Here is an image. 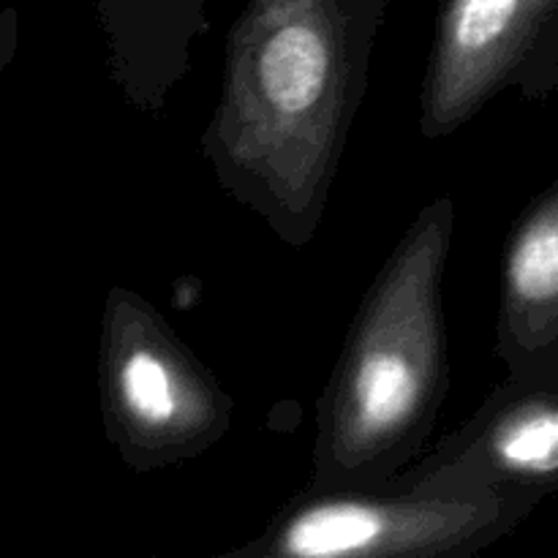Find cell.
<instances>
[{"instance_id":"9","label":"cell","mask_w":558,"mask_h":558,"mask_svg":"<svg viewBox=\"0 0 558 558\" xmlns=\"http://www.w3.org/2000/svg\"><path fill=\"white\" fill-rule=\"evenodd\" d=\"M20 47V14L14 9H0V76L14 60Z\"/></svg>"},{"instance_id":"6","label":"cell","mask_w":558,"mask_h":558,"mask_svg":"<svg viewBox=\"0 0 558 558\" xmlns=\"http://www.w3.org/2000/svg\"><path fill=\"white\" fill-rule=\"evenodd\" d=\"M396 483L488 488L539 505L558 490V385L507 374L472 420Z\"/></svg>"},{"instance_id":"3","label":"cell","mask_w":558,"mask_h":558,"mask_svg":"<svg viewBox=\"0 0 558 558\" xmlns=\"http://www.w3.org/2000/svg\"><path fill=\"white\" fill-rule=\"evenodd\" d=\"M534 501L488 488L392 483L349 490L305 485L245 558H441L499 543L534 512Z\"/></svg>"},{"instance_id":"1","label":"cell","mask_w":558,"mask_h":558,"mask_svg":"<svg viewBox=\"0 0 558 558\" xmlns=\"http://www.w3.org/2000/svg\"><path fill=\"white\" fill-rule=\"evenodd\" d=\"M390 0H245L202 153L289 245L319 232Z\"/></svg>"},{"instance_id":"8","label":"cell","mask_w":558,"mask_h":558,"mask_svg":"<svg viewBox=\"0 0 558 558\" xmlns=\"http://www.w3.org/2000/svg\"><path fill=\"white\" fill-rule=\"evenodd\" d=\"M207 0H98L114 71L131 101L150 109L178 82L189 44L205 31Z\"/></svg>"},{"instance_id":"5","label":"cell","mask_w":558,"mask_h":558,"mask_svg":"<svg viewBox=\"0 0 558 558\" xmlns=\"http://www.w3.org/2000/svg\"><path fill=\"white\" fill-rule=\"evenodd\" d=\"M505 90H558V0H445L420 93L425 140L456 134Z\"/></svg>"},{"instance_id":"2","label":"cell","mask_w":558,"mask_h":558,"mask_svg":"<svg viewBox=\"0 0 558 558\" xmlns=\"http://www.w3.org/2000/svg\"><path fill=\"white\" fill-rule=\"evenodd\" d=\"M452 234L445 194L417 213L371 283L319 398L314 488H385L430 447L447 396L441 287Z\"/></svg>"},{"instance_id":"7","label":"cell","mask_w":558,"mask_h":558,"mask_svg":"<svg viewBox=\"0 0 558 558\" xmlns=\"http://www.w3.org/2000/svg\"><path fill=\"white\" fill-rule=\"evenodd\" d=\"M496 354L510 376L558 385V178L507 240Z\"/></svg>"},{"instance_id":"4","label":"cell","mask_w":558,"mask_h":558,"mask_svg":"<svg viewBox=\"0 0 558 558\" xmlns=\"http://www.w3.org/2000/svg\"><path fill=\"white\" fill-rule=\"evenodd\" d=\"M98 360L107 439L134 472L202 456L232 425V398L131 289L109 292Z\"/></svg>"}]
</instances>
